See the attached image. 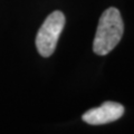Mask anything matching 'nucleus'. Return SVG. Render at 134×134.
Returning a JSON list of instances; mask_svg holds the SVG:
<instances>
[{"mask_svg": "<svg viewBox=\"0 0 134 134\" xmlns=\"http://www.w3.org/2000/svg\"><path fill=\"white\" fill-rule=\"evenodd\" d=\"M124 31V24L119 9L111 7L102 14L96 29L93 50L99 56L111 53L120 43Z\"/></svg>", "mask_w": 134, "mask_h": 134, "instance_id": "obj_1", "label": "nucleus"}, {"mask_svg": "<svg viewBox=\"0 0 134 134\" xmlns=\"http://www.w3.org/2000/svg\"><path fill=\"white\" fill-rule=\"evenodd\" d=\"M64 27L65 16L62 11H54L45 19L36 36V47L43 57L53 55Z\"/></svg>", "mask_w": 134, "mask_h": 134, "instance_id": "obj_2", "label": "nucleus"}, {"mask_svg": "<svg viewBox=\"0 0 134 134\" xmlns=\"http://www.w3.org/2000/svg\"><path fill=\"white\" fill-rule=\"evenodd\" d=\"M124 114V107L116 102H105L102 106L88 110L83 115V121L91 125H103L117 121Z\"/></svg>", "mask_w": 134, "mask_h": 134, "instance_id": "obj_3", "label": "nucleus"}]
</instances>
